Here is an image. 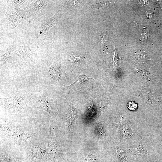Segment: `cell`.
<instances>
[{"label":"cell","mask_w":162,"mask_h":162,"mask_svg":"<svg viewBox=\"0 0 162 162\" xmlns=\"http://www.w3.org/2000/svg\"><path fill=\"white\" fill-rule=\"evenodd\" d=\"M92 79H93V77H88L86 75H81L78 77L76 80L73 83L67 86L71 87L81 85L86 82L91 81Z\"/></svg>","instance_id":"obj_8"},{"label":"cell","mask_w":162,"mask_h":162,"mask_svg":"<svg viewBox=\"0 0 162 162\" xmlns=\"http://www.w3.org/2000/svg\"><path fill=\"white\" fill-rule=\"evenodd\" d=\"M112 2L111 1H102L99 3H96L92 6L93 8H97L107 7Z\"/></svg>","instance_id":"obj_13"},{"label":"cell","mask_w":162,"mask_h":162,"mask_svg":"<svg viewBox=\"0 0 162 162\" xmlns=\"http://www.w3.org/2000/svg\"><path fill=\"white\" fill-rule=\"evenodd\" d=\"M85 162H98L97 158L94 155L89 154L86 156Z\"/></svg>","instance_id":"obj_14"},{"label":"cell","mask_w":162,"mask_h":162,"mask_svg":"<svg viewBox=\"0 0 162 162\" xmlns=\"http://www.w3.org/2000/svg\"><path fill=\"white\" fill-rule=\"evenodd\" d=\"M70 59L73 62H80L82 59L81 58L76 56L74 55L73 54L70 55Z\"/></svg>","instance_id":"obj_18"},{"label":"cell","mask_w":162,"mask_h":162,"mask_svg":"<svg viewBox=\"0 0 162 162\" xmlns=\"http://www.w3.org/2000/svg\"><path fill=\"white\" fill-rule=\"evenodd\" d=\"M62 70L60 66L58 64L51 67L49 72L51 77L54 80L58 81L62 74Z\"/></svg>","instance_id":"obj_6"},{"label":"cell","mask_w":162,"mask_h":162,"mask_svg":"<svg viewBox=\"0 0 162 162\" xmlns=\"http://www.w3.org/2000/svg\"><path fill=\"white\" fill-rule=\"evenodd\" d=\"M122 137L125 139L130 138L133 134V130L129 125H124L121 130Z\"/></svg>","instance_id":"obj_9"},{"label":"cell","mask_w":162,"mask_h":162,"mask_svg":"<svg viewBox=\"0 0 162 162\" xmlns=\"http://www.w3.org/2000/svg\"><path fill=\"white\" fill-rule=\"evenodd\" d=\"M37 101L41 109L48 112L51 116H54L52 106L47 98L43 96H40L38 99Z\"/></svg>","instance_id":"obj_5"},{"label":"cell","mask_w":162,"mask_h":162,"mask_svg":"<svg viewBox=\"0 0 162 162\" xmlns=\"http://www.w3.org/2000/svg\"><path fill=\"white\" fill-rule=\"evenodd\" d=\"M137 71L142 78L146 81L150 80L149 77V72L142 68H139L137 69Z\"/></svg>","instance_id":"obj_12"},{"label":"cell","mask_w":162,"mask_h":162,"mask_svg":"<svg viewBox=\"0 0 162 162\" xmlns=\"http://www.w3.org/2000/svg\"><path fill=\"white\" fill-rule=\"evenodd\" d=\"M123 120V117L121 114H118L116 120V125L118 129L120 128L122 126Z\"/></svg>","instance_id":"obj_15"},{"label":"cell","mask_w":162,"mask_h":162,"mask_svg":"<svg viewBox=\"0 0 162 162\" xmlns=\"http://www.w3.org/2000/svg\"><path fill=\"white\" fill-rule=\"evenodd\" d=\"M128 105L129 109H132V110H134L137 107L136 104H135L132 101L129 102L128 104Z\"/></svg>","instance_id":"obj_19"},{"label":"cell","mask_w":162,"mask_h":162,"mask_svg":"<svg viewBox=\"0 0 162 162\" xmlns=\"http://www.w3.org/2000/svg\"><path fill=\"white\" fill-rule=\"evenodd\" d=\"M50 124V132L48 136L47 153L49 162H55L59 154V147L55 138L52 135Z\"/></svg>","instance_id":"obj_3"},{"label":"cell","mask_w":162,"mask_h":162,"mask_svg":"<svg viewBox=\"0 0 162 162\" xmlns=\"http://www.w3.org/2000/svg\"><path fill=\"white\" fill-rule=\"evenodd\" d=\"M135 148L136 154L142 156L146 155L147 153L146 149L142 145H138L136 146Z\"/></svg>","instance_id":"obj_11"},{"label":"cell","mask_w":162,"mask_h":162,"mask_svg":"<svg viewBox=\"0 0 162 162\" xmlns=\"http://www.w3.org/2000/svg\"><path fill=\"white\" fill-rule=\"evenodd\" d=\"M99 134L102 135L105 133V127L104 125L102 123H98L96 125Z\"/></svg>","instance_id":"obj_16"},{"label":"cell","mask_w":162,"mask_h":162,"mask_svg":"<svg viewBox=\"0 0 162 162\" xmlns=\"http://www.w3.org/2000/svg\"><path fill=\"white\" fill-rule=\"evenodd\" d=\"M115 153L119 159L122 161H125L127 157L124 151L122 148H116L115 149Z\"/></svg>","instance_id":"obj_10"},{"label":"cell","mask_w":162,"mask_h":162,"mask_svg":"<svg viewBox=\"0 0 162 162\" xmlns=\"http://www.w3.org/2000/svg\"><path fill=\"white\" fill-rule=\"evenodd\" d=\"M78 109L70 105L66 113V125L70 132V128L73 123L76 119L77 116Z\"/></svg>","instance_id":"obj_4"},{"label":"cell","mask_w":162,"mask_h":162,"mask_svg":"<svg viewBox=\"0 0 162 162\" xmlns=\"http://www.w3.org/2000/svg\"><path fill=\"white\" fill-rule=\"evenodd\" d=\"M2 128L4 136L8 140L20 146L26 145L28 139L36 134H28L9 125H5Z\"/></svg>","instance_id":"obj_2"},{"label":"cell","mask_w":162,"mask_h":162,"mask_svg":"<svg viewBox=\"0 0 162 162\" xmlns=\"http://www.w3.org/2000/svg\"><path fill=\"white\" fill-rule=\"evenodd\" d=\"M136 57L139 60H143L145 58V53L143 51H139L136 52Z\"/></svg>","instance_id":"obj_17"},{"label":"cell","mask_w":162,"mask_h":162,"mask_svg":"<svg viewBox=\"0 0 162 162\" xmlns=\"http://www.w3.org/2000/svg\"><path fill=\"white\" fill-rule=\"evenodd\" d=\"M3 99V107L8 113L17 115L27 112V106L29 99L25 95L16 96Z\"/></svg>","instance_id":"obj_1"},{"label":"cell","mask_w":162,"mask_h":162,"mask_svg":"<svg viewBox=\"0 0 162 162\" xmlns=\"http://www.w3.org/2000/svg\"><path fill=\"white\" fill-rule=\"evenodd\" d=\"M30 152L32 155L34 157L40 158L44 154L45 150V148L42 145L36 144L31 148Z\"/></svg>","instance_id":"obj_7"}]
</instances>
